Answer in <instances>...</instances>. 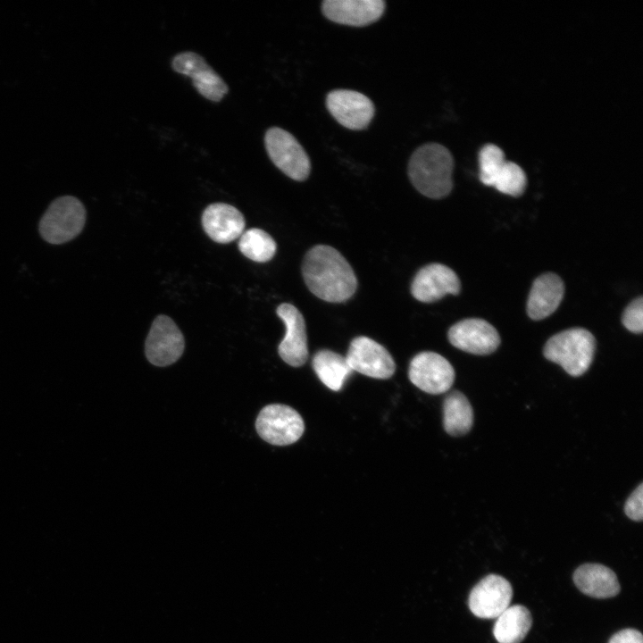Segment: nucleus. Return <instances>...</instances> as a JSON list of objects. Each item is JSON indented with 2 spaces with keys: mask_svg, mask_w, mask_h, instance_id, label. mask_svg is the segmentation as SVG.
Segmentation results:
<instances>
[{
  "mask_svg": "<svg viewBox=\"0 0 643 643\" xmlns=\"http://www.w3.org/2000/svg\"><path fill=\"white\" fill-rule=\"evenodd\" d=\"M302 275L308 289L330 303L348 300L357 288V279L349 263L327 245H317L305 254Z\"/></svg>",
  "mask_w": 643,
  "mask_h": 643,
  "instance_id": "1",
  "label": "nucleus"
},
{
  "mask_svg": "<svg viewBox=\"0 0 643 643\" xmlns=\"http://www.w3.org/2000/svg\"><path fill=\"white\" fill-rule=\"evenodd\" d=\"M454 159L449 150L438 143L419 146L408 163V176L413 186L423 196L438 199L452 190Z\"/></svg>",
  "mask_w": 643,
  "mask_h": 643,
  "instance_id": "2",
  "label": "nucleus"
},
{
  "mask_svg": "<svg viewBox=\"0 0 643 643\" xmlns=\"http://www.w3.org/2000/svg\"><path fill=\"white\" fill-rule=\"evenodd\" d=\"M595 348V338L589 330L573 328L551 337L544 347L543 354L568 374L578 377L589 368Z\"/></svg>",
  "mask_w": 643,
  "mask_h": 643,
  "instance_id": "3",
  "label": "nucleus"
},
{
  "mask_svg": "<svg viewBox=\"0 0 643 643\" xmlns=\"http://www.w3.org/2000/svg\"><path fill=\"white\" fill-rule=\"evenodd\" d=\"M86 210L72 196L54 199L39 221V233L46 242L58 245L76 238L84 228Z\"/></svg>",
  "mask_w": 643,
  "mask_h": 643,
  "instance_id": "4",
  "label": "nucleus"
},
{
  "mask_svg": "<svg viewBox=\"0 0 643 643\" xmlns=\"http://www.w3.org/2000/svg\"><path fill=\"white\" fill-rule=\"evenodd\" d=\"M267 154L284 174L296 181L306 180L311 171V162L303 146L288 131L271 127L265 132Z\"/></svg>",
  "mask_w": 643,
  "mask_h": 643,
  "instance_id": "5",
  "label": "nucleus"
},
{
  "mask_svg": "<svg viewBox=\"0 0 643 643\" xmlns=\"http://www.w3.org/2000/svg\"><path fill=\"white\" fill-rule=\"evenodd\" d=\"M255 429L264 441L275 446H288L301 438L305 423L301 415L292 407L272 404L260 411Z\"/></svg>",
  "mask_w": 643,
  "mask_h": 643,
  "instance_id": "6",
  "label": "nucleus"
},
{
  "mask_svg": "<svg viewBox=\"0 0 643 643\" xmlns=\"http://www.w3.org/2000/svg\"><path fill=\"white\" fill-rule=\"evenodd\" d=\"M455 376L451 363L435 352H421L413 357L409 364L410 381L429 394L438 395L449 390Z\"/></svg>",
  "mask_w": 643,
  "mask_h": 643,
  "instance_id": "7",
  "label": "nucleus"
},
{
  "mask_svg": "<svg viewBox=\"0 0 643 643\" xmlns=\"http://www.w3.org/2000/svg\"><path fill=\"white\" fill-rule=\"evenodd\" d=\"M346 359L353 372L373 379L385 380L395 373L396 363L389 352L365 336L355 338L351 341Z\"/></svg>",
  "mask_w": 643,
  "mask_h": 643,
  "instance_id": "8",
  "label": "nucleus"
},
{
  "mask_svg": "<svg viewBox=\"0 0 643 643\" xmlns=\"http://www.w3.org/2000/svg\"><path fill=\"white\" fill-rule=\"evenodd\" d=\"M185 340L175 322L166 315L157 316L145 344L147 360L155 366H168L183 354Z\"/></svg>",
  "mask_w": 643,
  "mask_h": 643,
  "instance_id": "9",
  "label": "nucleus"
},
{
  "mask_svg": "<svg viewBox=\"0 0 643 643\" xmlns=\"http://www.w3.org/2000/svg\"><path fill=\"white\" fill-rule=\"evenodd\" d=\"M326 106L342 126L353 130L365 129L374 115V104L365 95L349 89H335L327 94Z\"/></svg>",
  "mask_w": 643,
  "mask_h": 643,
  "instance_id": "10",
  "label": "nucleus"
},
{
  "mask_svg": "<svg viewBox=\"0 0 643 643\" xmlns=\"http://www.w3.org/2000/svg\"><path fill=\"white\" fill-rule=\"evenodd\" d=\"M171 66L176 72L190 77L198 93L210 101H221L229 91L223 79L196 53H179Z\"/></svg>",
  "mask_w": 643,
  "mask_h": 643,
  "instance_id": "11",
  "label": "nucleus"
},
{
  "mask_svg": "<svg viewBox=\"0 0 643 643\" xmlns=\"http://www.w3.org/2000/svg\"><path fill=\"white\" fill-rule=\"evenodd\" d=\"M512 597L510 582L500 575L489 574L471 590L468 605L475 616L492 619L509 606Z\"/></svg>",
  "mask_w": 643,
  "mask_h": 643,
  "instance_id": "12",
  "label": "nucleus"
},
{
  "mask_svg": "<svg viewBox=\"0 0 643 643\" xmlns=\"http://www.w3.org/2000/svg\"><path fill=\"white\" fill-rule=\"evenodd\" d=\"M455 347L473 355H489L500 344L499 334L487 321L479 318L462 320L454 324L447 333Z\"/></svg>",
  "mask_w": 643,
  "mask_h": 643,
  "instance_id": "13",
  "label": "nucleus"
},
{
  "mask_svg": "<svg viewBox=\"0 0 643 643\" xmlns=\"http://www.w3.org/2000/svg\"><path fill=\"white\" fill-rule=\"evenodd\" d=\"M277 314L286 327L285 336L278 347L280 356L290 366L304 365L308 358V346L303 314L295 305L288 303L277 307Z\"/></svg>",
  "mask_w": 643,
  "mask_h": 643,
  "instance_id": "14",
  "label": "nucleus"
},
{
  "mask_svg": "<svg viewBox=\"0 0 643 643\" xmlns=\"http://www.w3.org/2000/svg\"><path fill=\"white\" fill-rule=\"evenodd\" d=\"M461 283L455 272L445 264L430 263L418 271L411 284L413 296L422 303H432L446 295H457Z\"/></svg>",
  "mask_w": 643,
  "mask_h": 643,
  "instance_id": "15",
  "label": "nucleus"
},
{
  "mask_svg": "<svg viewBox=\"0 0 643 643\" xmlns=\"http://www.w3.org/2000/svg\"><path fill=\"white\" fill-rule=\"evenodd\" d=\"M324 16L336 23L366 26L379 20L384 13L382 0H325L322 4Z\"/></svg>",
  "mask_w": 643,
  "mask_h": 643,
  "instance_id": "16",
  "label": "nucleus"
},
{
  "mask_svg": "<svg viewBox=\"0 0 643 643\" xmlns=\"http://www.w3.org/2000/svg\"><path fill=\"white\" fill-rule=\"evenodd\" d=\"M202 225L213 241L226 244L242 235L245 219L236 207L225 203H214L203 212Z\"/></svg>",
  "mask_w": 643,
  "mask_h": 643,
  "instance_id": "17",
  "label": "nucleus"
},
{
  "mask_svg": "<svg viewBox=\"0 0 643 643\" xmlns=\"http://www.w3.org/2000/svg\"><path fill=\"white\" fill-rule=\"evenodd\" d=\"M564 293V282L555 273L538 277L531 287L527 313L532 320H542L552 314L559 306Z\"/></svg>",
  "mask_w": 643,
  "mask_h": 643,
  "instance_id": "18",
  "label": "nucleus"
},
{
  "mask_svg": "<svg viewBox=\"0 0 643 643\" xmlns=\"http://www.w3.org/2000/svg\"><path fill=\"white\" fill-rule=\"evenodd\" d=\"M573 582L585 595L609 598L620 592V584L613 570L600 564H584L573 572Z\"/></svg>",
  "mask_w": 643,
  "mask_h": 643,
  "instance_id": "19",
  "label": "nucleus"
},
{
  "mask_svg": "<svg viewBox=\"0 0 643 643\" xmlns=\"http://www.w3.org/2000/svg\"><path fill=\"white\" fill-rule=\"evenodd\" d=\"M532 624L527 607L522 605L508 606L497 617L493 634L498 643H521Z\"/></svg>",
  "mask_w": 643,
  "mask_h": 643,
  "instance_id": "20",
  "label": "nucleus"
},
{
  "mask_svg": "<svg viewBox=\"0 0 643 643\" xmlns=\"http://www.w3.org/2000/svg\"><path fill=\"white\" fill-rule=\"evenodd\" d=\"M312 366L320 380L333 391H339L354 372L346 356L328 349L315 353Z\"/></svg>",
  "mask_w": 643,
  "mask_h": 643,
  "instance_id": "21",
  "label": "nucleus"
},
{
  "mask_svg": "<svg viewBox=\"0 0 643 643\" xmlns=\"http://www.w3.org/2000/svg\"><path fill=\"white\" fill-rule=\"evenodd\" d=\"M473 423V411L467 397L460 391L449 393L443 404V425L451 436L466 434Z\"/></svg>",
  "mask_w": 643,
  "mask_h": 643,
  "instance_id": "22",
  "label": "nucleus"
},
{
  "mask_svg": "<svg viewBox=\"0 0 643 643\" xmlns=\"http://www.w3.org/2000/svg\"><path fill=\"white\" fill-rule=\"evenodd\" d=\"M238 248L250 260L265 263L273 257L277 246L267 232L253 228L244 231L239 237Z\"/></svg>",
  "mask_w": 643,
  "mask_h": 643,
  "instance_id": "23",
  "label": "nucleus"
},
{
  "mask_svg": "<svg viewBox=\"0 0 643 643\" xmlns=\"http://www.w3.org/2000/svg\"><path fill=\"white\" fill-rule=\"evenodd\" d=\"M527 186L523 170L515 163L505 161L497 174L493 186L499 192L512 196H520Z\"/></svg>",
  "mask_w": 643,
  "mask_h": 643,
  "instance_id": "24",
  "label": "nucleus"
},
{
  "mask_svg": "<svg viewBox=\"0 0 643 643\" xmlns=\"http://www.w3.org/2000/svg\"><path fill=\"white\" fill-rule=\"evenodd\" d=\"M503 150L496 145H485L479 153L480 180L492 187L499 170L505 162Z\"/></svg>",
  "mask_w": 643,
  "mask_h": 643,
  "instance_id": "25",
  "label": "nucleus"
},
{
  "mask_svg": "<svg viewBox=\"0 0 643 643\" xmlns=\"http://www.w3.org/2000/svg\"><path fill=\"white\" fill-rule=\"evenodd\" d=\"M624 327L633 332L641 333L643 330V298L634 299L624 310L622 318Z\"/></svg>",
  "mask_w": 643,
  "mask_h": 643,
  "instance_id": "26",
  "label": "nucleus"
},
{
  "mask_svg": "<svg viewBox=\"0 0 643 643\" xmlns=\"http://www.w3.org/2000/svg\"><path fill=\"white\" fill-rule=\"evenodd\" d=\"M625 514L631 520L640 522L643 518V484L640 483L630 494L624 505Z\"/></svg>",
  "mask_w": 643,
  "mask_h": 643,
  "instance_id": "27",
  "label": "nucleus"
},
{
  "mask_svg": "<svg viewBox=\"0 0 643 643\" xmlns=\"http://www.w3.org/2000/svg\"><path fill=\"white\" fill-rule=\"evenodd\" d=\"M608 643H643V637L635 629H624L614 634Z\"/></svg>",
  "mask_w": 643,
  "mask_h": 643,
  "instance_id": "28",
  "label": "nucleus"
}]
</instances>
